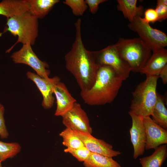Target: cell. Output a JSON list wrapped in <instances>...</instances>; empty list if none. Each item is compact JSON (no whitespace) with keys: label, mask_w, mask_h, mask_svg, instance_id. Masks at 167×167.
<instances>
[{"label":"cell","mask_w":167,"mask_h":167,"mask_svg":"<svg viewBox=\"0 0 167 167\" xmlns=\"http://www.w3.org/2000/svg\"><path fill=\"white\" fill-rule=\"evenodd\" d=\"M81 25V20L79 18L75 23V41L64 58L66 69L74 77L82 91L92 87L100 65L96 60V51L87 50L83 43Z\"/></svg>","instance_id":"1"},{"label":"cell","mask_w":167,"mask_h":167,"mask_svg":"<svg viewBox=\"0 0 167 167\" xmlns=\"http://www.w3.org/2000/svg\"><path fill=\"white\" fill-rule=\"evenodd\" d=\"M123 81L110 66L100 65L95 81L89 89L80 91L85 103L100 105L112 102L116 97Z\"/></svg>","instance_id":"2"},{"label":"cell","mask_w":167,"mask_h":167,"mask_svg":"<svg viewBox=\"0 0 167 167\" xmlns=\"http://www.w3.org/2000/svg\"><path fill=\"white\" fill-rule=\"evenodd\" d=\"M114 44L120 56L134 72H139L152 54V50L139 37L120 38Z\"/></svg>","instance_id":"3"},{"label":"cell","mask_w":167,"mask_h":167,"mask_svg":"<svg viewBox=\"0 0 167 167\" xmlns=\"http://www.w3.org/2000/svg\"><path fill=\"white\" fill-rule=\"evenodd\" d=\"M159 76L146 77L132 93L130 111L143 118L151 116L157 100L156 91Z\"/></svg>","instance_id":"4"},{"label":"cell","mask_w":167,"mask_h":167,"mask_svg":"<svg viewBox=\"0 0 167 167\" xmlns=\"http://www.w3.org/2000/svg\"><path fill=\"white\" fill-rule=\"evenodd\" d=\"M38 19L29 11L7 19L5 31L10 32L17 36L16 42L6 52H9L18 43L33 45L38 35Z\"/></svg>","instance_id":"5"},{"label":"cell","mask_w":167,"mask_h":167,"mask_svg":"<svg viewBox=\"0 0 167 167\" xmlns=\"http://www.w3.org/2000/svg\"><path fill=\"white\" fill-rule=\"evenodd\" d=\"M129 29L136 32L152 51L167 46V36L164 32L151 27L149 24L137 16L127 25Z\"/></svg>","instance_id":"6"},{"label":"cell","mask_w":167,"mask_h":167,"mask_svg":"<svg viewBox=\"0 0 167 167\" xmlns=\"http://www.w3.org/2000/svg\"><path fill=\"white\" fill-rule=\"evenodd\" d=\"M96 54L97 61L100 65L110 66L123 81L129 77L131 68L120 56L114 44L96 51Z\"/></svg>","instance_id":"7"},{"label":"cell","mask_w":167,"mask_h":167,"mask_svg":"<svg viewBox=\"0 0 167 167\" xmlns=\"http://www.w3.org/2000/svg\"><path fill=\"white\" fill-rule=\"evenodd\" d=\"M31 46L28 44L23 45L19 50L12 54L11 58L15 63H22L28 65L41 77L49 78L50 71L47 68L49 67V65L38 58L33 51Z\"/></svg>","instance_id":"8"},{"label":"cell","mask_w":167,"mask_h":167,"mask_svg":"<svg viewBox=\"0 0 167 167\" xmlns=\"http://www.w3.org/2000/svg\"><path fill=\"white\" fill-rule=\"evenodd\" d=\"M62 117V123L66 128L92 133V129L87 114L79 103H75L72 108Z\"/></svg>","instance_id":"9"},{"label":"cell","mask_w":167,"mask_h":167,"mask_svg":"<svg viewBox=\"0 0 167 167\" xmlns=\"http://www.w3.org/2000/svg\"><path fill=\"white\" fill-rule=\"evenodd\" d=\"M26 75L28 78L35 83L41 93L43 98L42 102L43 108L46 109L52 108L55 100L53 96L54 88L60 81L59 77L55 76L52 78H43L30 71H28Z\"/></svg>","instance_id":"10"},{"label":"cell","mask_w":167,"mask_h":167,"mask_svg":"<svg viewBox=\"0 0 167 167\" xmlns=\"http://www.w3.org/2000/svg\"><path fill=\"white\" fill-rule=\"evenodd\" d=\"M128 113L132 120V126L130 130L131 141L133 148V158L136 159L144 154L146 135L143 118L130 111Z\"/></svg>","instance_id":"11"},{"label":"cell","mask_w":167,"mask_h":167,"mask_svg":"<svg viewBox=\"0 0 167 167\" xmlns=\"http://www.w3.org/2000/svg\"><path fill=\"white\" fill-rule=\"evenodd\" d=\"M146 135L145 149H156L167 143V131L156 124L150 117L143 118Z\"/></svg>","instance_id":"12"},{"label":"cell","mask_w":167,"mask_h":167,"mask_svg":"<svg viewBox=\"0 0 167 167\" xmlns=\"http://www.w3.org/2000/svg\"><path fill=\"white\" fill-rule=\"evenodd\" d=\"M84 146L92 152L110 157L117 156L121 153L113 149L112 145L104 140L96 138L91 134L73 130Z\"/></svg>","instance_id":"13"},{"label":"cell","mask_w":167,"mask_h":167,"mask_svg":"<svg viewBox=\"0 0 167 167\" xmlns=\"http://www.w3.org/2000/svg\"><path fill=\"white\" fill-rule=\"evenodd\" d=\"M151 56L139 72L146 77L159 76L163 67L167 64V50L162 48L152 51Z\"/></svg>","instance_id":"14"},{"label":"cell","mask_w":167,"mask_h":167,"mask_svg":"<svg viewBox=\"0 0 167 167\" xmlns=\"http://www.w3.org/2000/svg\"><path fill=\"white\" fill-rule=\"evenodd\" d=\"M54 94L56 99L57 107L54 115L62 116L70 110L77 102L68 91L65 85L60 81L55 86Z\"/></svg>","instance_id":"15"},{"label":"cell","mask_w":167,"mask_h":167,"mask_svg":"<svg viewBox=\"0 0 167 167\" xmlns=\"http://www.w3.org/2000/svg\"><path fill=\"white\" fill-rule=\"evenodd\" d=\"M27 0H4L0 2V15L7 19L29 11Z\"/></svg>","instance_id":"16"},{"label":"cell","mask_w":167,"mask_h":167,"mask_svg":"<svg viewBox=\"0 0 167 167\" xmlns=\"http://www.w3.org/2000/svg\"><path fill=\"white\" fill-rule=\"evenodd\" d=\"M117 8L121 11L129 22L137 17H141L144 12V7L142 5L137 6V0H118Z\"/></svg>","instance_id":"17"},{"label":"cell","mask_w":167,"mask_h":167,"mask_svg":"<svg viewBox=\"0 0 167 167\" xmlns=\"http://www.w3.org/2000/svg\"><path fill=\"white\" fill-rule=\"evenodd\" d=\"M29 11L38 19H42L50 11L59 0H27Z\"/></svg>","instance_id":"18"},{"label":"cell","mask_w":167,"mask_h":167,"mask_svg":"<svg viewBox=\"0 0 167 167\" xmlns=\"http://www.w3.org/2000/svg\"><path fill=\"white\" fill-rule=\"evenodd\" d=\"M150 156L139 159L142 167H161L167 157V145H161Z\"/></svg>","instance_id":"19"},{"label":"cell","mask_w":167,"mask_h":167,"mask_svg":"<svg viewBox=\"0 0 167 167\" xmlns=\"http://www.w3.org/2000/svg\"><path fill=\"white\" fill-rule=\"evenodd\" d=\"M152 120L157 125L167 130V110L163 97L157 93V100L151 115Z\"/></svg>","instance_id":"20"},{"label":"cell","mask_w":167,"mask_h":167,"mask_svg":"<svg viewBox=\"0 0 167 167\" xmlns=\"http://www.w3.org/2000/svg\"><path fill=\"white\" fill-rule=\"evenodd\" d=\"M83 164L85 167H121L112 157L93 152Z\"/></svg>","instance_id":"21"},{"label":"cell","mask_w":167,"mask_h":167,"mask_svg":"<svg viewBox=\"0 0 167 167\" xmlns=\"http://www.w3.org/2000/svg\"><path fill=\"white\" fill-rule=\"evenodd\" d=\"M59 135L62 139V144L67 148H76L84 146L74 131L71 129L66 128Z\"/></svg>","instance_id":"22"},{"label":"cell","mask_w":167,"mask_h":167,"mask_svg":"<svg viewBox=\"0 0 167 167\" xmlns=\"http://www.w3.org/2000/svg\"><path fill=\"white\" fill-rule=\"evenodd\" d=\"M21 150V146L18 143H6L0 141V160L2 162L13 157Z\"/></svg>","instance_id":"23"},{"label":"cell","mask_w":167,"mask_h":167,"mask_svg":"<svg viewBox=\"0 0 167 167\" xmlns=\"http://www.w3.org/2000/svg\"><path fill=\"white\" fill-rule=\"evenodd\" d=\"M63 3L69 6L73 15L76 16L83 15L88 7L84 0H65Z\"/></svg>","instance_id":"24"},{"label":"cell","mask_w":167,"mask_h":167,"mask_svg":"<svg viewBox=\"0 0 167 167\" xmlns=\"http://www.w3.org/2000/svg\"><path fill=\"white\" fill-rule=\"evenodd\" d=\"M64 152L70 153L80 162H84L87 160L92 152L85 146L76 148H67L64 150Z\"/></svg>","instance_id":"25"},{"label":"cell","mask_w":167,"mask_h":167,"mask_svg":"<svg viewBox=\"0 0 167 167\" xmlns=\"http://www.w3.org/2000/svg\"><path fill=\"white\" fill-rule=\"evenodd\" d=\"M158 15V21L161 22L167 18V1L158 0L155 9Z\"/></svg>","instance_id":"26"},{"label":"cell","mask_w":167,"mask_h":167,"mask_svg":"<svg viewBox=\"0 0 167 167\" xmlns=\"http://www.w3.org/2000/svg\"><path fill=\"white\" fill-rule=\"evenodd\" d=\"M4 106L0 103V137L2 139H6L9 136L4 118Z\"/></svg>","instance_id":"27"},{"label":"cell","mask_w":167,"mask_h":167,"mask_svg":"<svg viewBox=\"0 0 167 167\" xmlns=\"http://www.w3.org/2000/svg\"><path fill=\"white\" fill-rule=\"evenodd\" d=\"M143 14L144 17L142 19L148 23H154L158 21V15L155 9L148 8L144 11Z\"/></svg>","instance_id":"28"},{"label":"cell","mask_w":167,"mask_h":167,"mask_svg":"<svg viewBox=\"0 0 167 167\" xmlns=\"http://www.w3.org/2000/svg\"><path fill=\"white\" fill-rule=\"evenodd\" d=\"M106 0H85L90 12L92 14L96 13L99 8V5L106 2Z\"/></svg>","instance_id":"29"},{"label":"cell","mask_w":167,"mask_h":167,"mask_svg":"<svg viewBox=\"0 0 167 167\" xmlns=\"http://www.w3.org/2000/svg\"><path fill=\"white\" fill-rule=\"evenodd\" d=\"M159 77L161 79L162 83L165 84L167 83V64L161 69L159 75Z\"/></svg>","instance_id":"30"},{"label":"cell","mask_w":167,"mask_h":167,"mask_svg":"<svg viewBox=\"0 0 167 167\" xmlns=\"http://www.w3.org/2000/svg\"><path fill=\"white\" fill-rule=\"evenodd\" d=\"M2 161L0 160V167H2V164H1Z\"/></svg>","instance_id":"31"},{"label":"cell","mask_w":167,"mask_h":167,"mask_svg":"<svg viewBox=\"0 0 167 167\" xmlns=\"http://www.w3.org/2000/svg\"></svg>","instance_id":"32"}]
</instances>
